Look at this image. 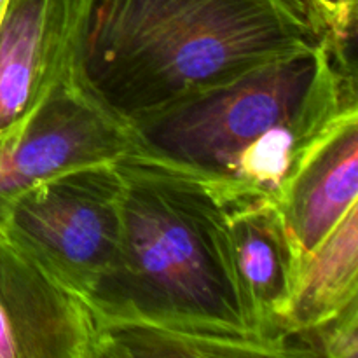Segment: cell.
Here are the masks:
<instances>
[{"label":"cell","mask_w":358,"mask_h":358,"mask_svg":"<svg viewBox=\"0 0 358 358\" xmlns=\"http://www.w3.org/2000/svg\"><path fill=\"white\" fill-rule=\"evenodd\" d=\"M324 42L306 0H83L70 84L129 131Z\"/></svg>","instance_id":"6da1fadb"},{"label":"cell","mask_w":358,"mask_h":358,"mask_svg":"<svg viewBox=\"0 0 358 358\" xmlns=\"http://www.w3.org/2000/svg\"><path fill=\"white\" fill-rule=\"evenodd\" d=\"M122 238L107 275L86 297L100 320L136 322L222 336L262 331L238 276L226 210L212 187L189 175L121 157Z\"/></svg>","instance_id":"3957f363"},{"label":"cell","mask_w":358,"mask_h":358,"mask_svg":"<svg viewBox=\"0 0 358 358\" xmlns=\"http://www.w3.org/2000/svg\"><path fill=\"white\" fill-rule=\"evenodd\" d=\"M215 194L226 210L238 276L262 331L296 346L301 357H310L303 343L285 329L304 254L282 208L275 199L252 192Z\"/></svg>","instance_id":"ba28073f"},{"label":"cell","mask_w":358,"mask_h":358,"mask_svg":"<svg viewBox=\"0 0 358 358\" xmlns=\"http://www.w3.org/2000/svg\"><path fill=\"white\" fill-rule=\"evenodd\" d=\"M83 0H7L0 17V131L70 80Z\"/></svg>","instance_id":"52a82bcc"},{"label":"cell","mask_w":358,"mask_h":358,"mask_svg":"<svg viewBox=\"0 0 358 358\" xmlns=\"http://www.w3.org/2000/svg\"><path fill=\"white\" fill-rule=\"evenodd\" d=\"M0 358H17L16 346H14L13 336H10L2 311H0Z\"/></svg>","instance_id":"5bb4252c"},{"label":"cell","mask_w":358,"mask_h":358,"mask_svg":"<svg viewBox=\"0 0 358 358\" xmlns=\"http://www.w3.org/2000/svg\"><path fill=\"white\" fill-rule=\"evenodd\" d=\"M315 16L339 48L348 45L357 17V0H306Z\"/></svg>","instance_id":"4fadbf2b"},{"label":"cell","mask_w":358,"mask_h":358,"mask_svg":"<svg viewBox=\"0 0 358 358\" xmlns=\"http://www.w3.org/2000/svg\"><path fill=\"white\" fill-rule=\"evenodd\" d=\"M310 357L357 358L358 303L352 304L325 324L297 334Z\"/></svg>","instance_id":"7c38bea8"},{"label":"cell","mask_w":358,"mask_h":358,"mask_svg":"<svg viewBox=\"0 0 358 358\" xmlns=\"http://www.w3.org/2000/svg\"><path fill=\"white\" fill-rule=\"evenodd\" d=\"M128 150V131L66 80L27 119L0 131V208L45 178L117 161Z\"/></svg>","instance_id":"5b68a950"},{"label":"cell","mask_w":358,"mask_h":358,"mask_svg":"<svg viewBox=\"0 0 358 358\" xmlns=\"http://www.w3.org/2000/svg\"><path fill=\"white\" fill-rule=\"evenodd\" d=\"M96 324V358L290 357L282 345L257 336L199 334L136 322L100 320L98 317Z\"/></svg>","instance_id":"8fae6325"},{"label":"cell","mask_w":358,"mask_h":358,"mask_svg":"<svg viewBox=\"0 0 358 358\" xmlns=\"http://www.w3.org/2000/svg\"><path fill=\"white\" fill-rule=\"evenodd\" d=\"M7 0H0V17H2V13H3V7H6Z\"/></svg>","instance_id":"9a60e30c"},{"label":"cell","mask_w":358,"mask_h":358,"mask_svg":"<svg viewBox=\"0 0 358 358\" xmlns=\"http://www.w3.org/2000/svg\"><path fill=\"white\" fill-rule=\"evenodd\" d=\"M357 196L358 112H353L315 150L280 203L304 259L357 205Z\"/></svg>","instance_id":"9c48e42d"},{"label":"cell","mask_w":358,"mask_h":358,"mask_svg":"<svg viewBox=\"0 0 358 358\" xmlns=\"http://www.w3.org/2000/svg\"><path fill=\"white\" fill-rule=\"evenodd\" d=\"M0 311L17 358H96L98 324L86 301L0 227Z\"/></svg>","instance_id":"8992f818"},{"label":"cell","mask_w":358,"mask_h":358,"mask_svg":"<svg viewBox=\"0 0 358 358\" xmlns=\"http://www.w3.org/2000/svg\"><path fill=\"white\" fill-rule=\"evenodd\" d=\"M358 303V205L304 259L285 329L290 336L325 324Z\"/></svg>","instance_id":"30bf717a"},{"label":"cell","mask_w":358,"mask_h":358,"mask_svg":"<svg viewBox=\"0 0 358 358\" xmlns=\"http://www.w3.org/2000/svg\"><path fill=\"white\" fill-rule=\"evenodd\" d=\"M122 201L117 161L84 164L13 196L0 208V227L86 301L117 257Z\"/></svg>","instance_id":"277c9868"},{"label":"cell","mask_w":358,"mask_h":358,"mask_svg":"<svg viewBox=\"0 0 358 358\" xmlns=\"http://www.w3.org/2000/svg\"><path fill=\"white\" fill-rule=\"evenodd\" d=\"M353 112L346 49L324 42L129 129L124 157L194 177L215 192H252L280 205L301 168Z\"/></svg>","instance_id":"7a4b0ae2"}]
</instances>
